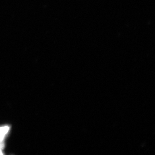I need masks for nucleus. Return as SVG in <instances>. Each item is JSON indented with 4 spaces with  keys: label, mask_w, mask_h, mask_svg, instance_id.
<instances>
[{
    "label": "nucleus",
    "mask_w": 155,
    "mask_h": 155,
    "mask_svg": "<svg viewBox=\"0 0 155 155\" xmlns=\"http://www.w3.org/2000/svg\"><path fill=\"white\" fill-rule=\"evenodd\" d=\"M9 130V126L0 127V143H4V139Z\"/></svg>",
    "instance_id": "1"
}]
</instances>
